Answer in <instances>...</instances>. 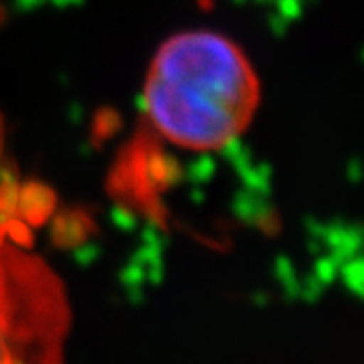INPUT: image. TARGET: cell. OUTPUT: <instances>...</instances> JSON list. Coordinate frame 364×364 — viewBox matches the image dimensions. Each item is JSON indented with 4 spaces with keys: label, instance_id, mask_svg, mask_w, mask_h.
Masks as SVG:
<instances>
[{
    "label": "cell",
    "instance_id": "cell-3",
    "mask_svg": "<svg viewBox=\"0 0 364 364\" xmlns=\"http://www.w3.org/2000/svg\"><path fill=\"white\" fill-rule=\"evenodd\" d=\"M9 173H7V127L0 117V222L14 220L9 215Z\"/></svg>",
    "mask_w": 364,
    "mask_h": 364
},
{
    "label": "cell",
    "instance_id": "cell-2",
    "mask_svg": "<svg viewBox=\"0 0 364 364\" xmlns=\"http://www.w3.org/2000/svg\"><path fill=\"white\" fill-rule=\"evenodd\" d=\"M64 283L16 220L0 222V364H66Z\"/></svg>",
    "mask_w": 364,
    "mask_h": 364
},
{
    "label": "cell",
    "instance_id": "cell-1",
    "mask_svg": "<svg viewBox=\"0 0 364 364\" xmlns=\"http://www.w3.org/2000/svg\"><path fill=\"white\" fill-rule=\"evenodd\" d=\"M262 86L242 46L209 29L167 38L149 62L143 112L149 127L176 147L211 151L246 132Z\"/></svg>",
    "mask_w": 364,
    "mask_h": 364
}]
</instances>
